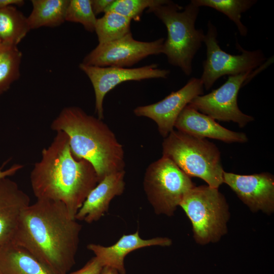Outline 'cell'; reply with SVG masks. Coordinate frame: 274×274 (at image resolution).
Wrapping results in <instances>:
<instances>
[{"label":"cell","instance_id":"1","mask_svg":"<svg viewBox=\"0 0 274 274\" xmlns=\"http://www.w3.org/2000/svg\"><path fill=\"white\" fill-rule=\"evenodd\" d=\"M81 228L62 202L37 199L22 213L14 244L54 270L68 274L75 264Z\"/></svg>","mask_w":274,"mask_h":274},{"label":"cell","instance_id":"2","mask_svg":"<svg viewBox=\"0 0 274 274\" xmlns=\"http://www.w3.org/2000/svg\"><path fill=\"white\" fill-rule=\"evenodd\" d=\"M30 182L37 199L62 202L75 219L99 180L89 161L73 155L66 134L58 131L51 144L42 150L40 160L31 171Z\"/></svg>","mask_w":274,"mask_h":274},{"label":"cell","instance_id":"3","mask_svg":"<svg viewBox=\"0 0 274 274\" xmlns=\"http://www.w3.org/2000/svg\"><path fill=\"white\" fill-rule=\"evenodd\" d=\"M50 127L66 134L73 155L93 165L99 182L111 173L124 170L123 147L98 117L87 114L80 107H67L52 121Z\"/></svg>","mask_w":274,"mask_h":274},{"label":"cell","instance_id":"4","mask_svg":"<svg viewBox=\"0 0 274 274\" xmlns=\"http://www.w3.org/2000/svg\"><path fill=\"white\" fill-rule=\"evenodd\" d=\"M199 8L190 2L185 8L169 1L165 4L148 9L165 26L167 39L162 53L169 64L180 68L187 76L192 72V61L203 42L202 30L195 28Z\"/></svg>","mask_w":274,"mask_h":274},{"label":"cell","instance_id":"5","mask_svg":"<svg viewBox=\"0 0 274 274\" xmlns=\"http://www.w3.org/2000/svg\"><path fill=\"white\" fill-rule=\"evenodd\" d=\"M162 156L171 159L190 177L204 180L218 188L223 183L220 152L205 138L173 130L164 138Z\"/></svg>","mask_w":274,"mask_h":274},{"label":"cell","instance_id":"6","mask_svg":"<svg viewBox=\"0 0 274 274\" xmlns=\"http://www.w3.org/2000/svg\"><path fill=\"white\" fill-rule=\"evenodd\" d=\"M179 206L192 223L197 243L216 242L226 233L228 207L218 188L195 186L185 194Z\"/></svg>","mask_w":274,"mask_h":274},{"label":"cell","instance_id":"7","mask_svg":"<svg viewBox=\"0 0 274 274\" xmlns=\"http://www.w3.org/2000/svg\"><path fill=\"white\" fill-rule=\"evenodd\" d=\"M195 185L171 159L162 156L147 168L144 188L157 214L174 215L185 194Z\"/></svg>","mask_w":274,"mask_h":274},{"label":"cell","instance_id":"8","mask_svg":"<svg viewBox=\"0 0 274 274\" xmlns=\"http://www.w3.org/2000/svg\"><path fill=\"white\" fill-rule=\"evenodd\" d=\"M217 35L216 26L209 22L203 40L207 48V58L202 63L203 72L200 78L206 90L210 89L222 76H233L253 71L261 66L265 60L261 50H245L237 42L236 47L241 50V54L226 53L219 45Z\"/></svg>","mask_w":274,"mask_h":274},{"label":"cell","instance_id":"9","mask_svg":"<svg viewBox=\"0 0 274 274\" xmlns=\"http://www.w3.org/2000/svg\"><path fill=\"white\" fill-rule=\"evenodd\" d=\"M164 40L162 38L151 42L140 41L130 32L118 40L98 44L82 63L99 67L130 68L149 56L162 53Z\"/></svg>","mask_w":274,"mask_h":274},{"label":"cell","instance_id":"10","mask_svg":"<svg viewBox=\"0 0 274 274\" xmlns=\"http://www.w3.org/2000/svg\"><path fill=\"white\" fill-rule=\"evenodd\" d=\"M253 71L229 76L219 88L206 95H198L189 104L199 112L220 121H233L243 127L254 120L252 116L243 113L237 105V95Z\"/></svg>","mask_w":274,"mask_h":274},{"label":"cell","instance_id":"11","mask_svg":"<svg viewBox=\"0 0 274 274\" xmlns=\"http://www.w3.org/2000/svg\"><path fill=\"white\" fill-rule=\"evenodd\" d=\"M79 68L89 79L95 94V111L97 117L104 118L103 102L106 95L119 84L129 81L163 78L168 76L170 71L158 68L153 63L139 67H99L80 63Z\"/></svg>","mask_w":274,"mask_h":274},{"label":"cell","instance_id":"12","mask_svg":"<svg viewBox=\"0 0 274 274\" xmlns=\"http://www.w3.org/2000/svg\"><path fill=\"white\" fill-rule=\"evenodd\" d=\"M200 78H192L181 89L173 91L156 103L137 107L133 113L138 117H146L157 124L158 130L166 138L175 127L176 121L184 108L196 96L203 93Z\"/></svg>","mask_w":274,"mask_h":274},{"label":"cell","instance_id":"13","mask_svg":"<svg viewBox=\"0 0 274 274\" xmlns=\"http://www.w3.org/2000/svg\"><path fill=\"white\" fill-rule=\"evenodd\" d=\"M223 183L253 212L262 211L270 214L274 210V178L269 173L242 175L223 174Z\"/></svg>","mask_w":274,"mask_h":274},{"label":"cell","instance_id":"14","mask_svg":"<svg viewBox=\"0 0 274 274\" xmlns=\"http://www.w3.org/2000/svg\"><path fill=\"white\" fill-rule=\"evenodd\" d=\"M29 204V197L15 181L0 179V251L14 244L21 215Z\"/></svg>","mask_w":274,"mask_h":274},{"label":"cell","instance_id":"15","mask_svg":"<svg viewBox=\"0 0 274 274\" xmlns=\"http://www.w3.org/2000/svg\"><path fill=\"white\" fill-rule=\"evenodd\" d=\"M175 127L178 130L198 137L216 139L225 143H245V133L229 130L211 117L187 105L178 116Z\"/></svg>","mask_w":274,"mask_h":274},{"label":"cell","instance_id":"16","mask_svg":"<svg viewBox=\"0 0 274 274\" xmlns=\"http://www.w3.org/2000/svg\"><path fill=\"white\" fill-rule=\"evenodd\" d=\"M125 174L124 170L113 173L99 181L87 195L75 219L88 223L99 220L108 211L112 199L123 192Z\"/></svg>","mask_w":274,"mask_h":274},{"label":"cell","instance_id":"17","mask_svg":"<svg viewBox=\"0 0 274 274\" xmlns=\"http://www.w3.org/2000/svg\"><path fill=\"white\" fill-rule=\"evenodd\" d=\"M171 244V239L167 237H158L144 239L140 236L139 231H136L134 233L123 235L111 246L90 244L87 247L94 253L103 266L113 268L120 274H126L124 261L128 253L146 247L169 246Z\"/></svg>","mask_w":274,"mask_h":274},{"label":"cell","instance_id":"18","mask_svg":"<svg viewBox=\"0 0 274 274\" xmlns=\"http://www.w3.org/2000/svg\"><path fill=\"white\" fill-rule=\"evenodd\" d=\"M0 274H61L15 244L0 251Z\"/></svg>","mask_w":274,"mask_h":274},{"label":"cell","instance_id":"19","mask_svg":"<svg viewBox=\"0 0 274 274\" xmlns=\"http://www.w3.org/2000/svg\"><path fill=\"white\" fill-rule=\"evenodd\" d=\"M32 9L27 17L30 29L55 27L65 21L69 0H32Z\"/></svg>","mask_w":274,"mask_h":274},{"label":"cell","instance_id":"20","mask_svg":"<svg viewBox=\"0 0 274 274\" xmlns=\"http://www.w3.org/2000/svg\"><path fill=\"white\" fill-rule=\"evenodd\" d=\"M27 17L16 6L0 9V39L17 45L30 30Z\"/></svg>","mask_w":274,"mask_h":274},{"label":"cell","instance_id":"21","mask_svg":"<svg viewBox=\"0 0 274 274\" xmlns=\"http://www.w3.org/2000/svg\"><path fill=\"white\" fill-rule=\"evenodd\" d=\"M131 20L113 11H107L97 18L95 30L98 44L118 40L130 31Z\"/></svg>","mask_w":274,"mask_h":274},{"label":"cell","instance_id":"22","mask_svg":"<svg viewBox=\"0 0 274 274\" xmlns=\"http://www.w3.org/2000/svg\"><path fill=\"white\" fill-rule=\"evenodd\" d=\"M255 0H192L194 5L200 7H208L220 12L236 25L239 34L246 36L248 33L247 28L241 21L242 13L250 9L255 4Z\"/></svg>","mask_w":274,"mask_h":274},{"label":"cell","instance_id":"23","mask_svg":"<svg viewBox=\"0 0 274 274\" xmlns=\"http://www.w3.org/2000/svg\"><path fill=\"white\" fill-rule=\"evenodd\" d=\"M169 2L168 0H114L106 12L113 11L131 20L139 21L146 9L158 7Z\"/></svg>","mask_w":274,"mask_h":274},{"label":"cell","instance_id":"24","mask_svg":"<svg viewBox=\"0 0 274 274\" xmlns=\"http://www.w3.org/2000/svg\"><path fill=\"white\" fill-rule=\"evenodd\" d=\"M22 54L13 46L0 62V94L6 92L20 76Z\"/></svg>","mask_w":274,"mask_h":274},{"label":"cell","instance_id":"25","mask_svg":"<svg viewBox=\"0 0 274 274\" xmlns=\"http://www.w3.org/2000/svg\"><path fill=\"white\" fill-rule=\"evenodd\" d=\"M65 20L80 23L86 30L94 31L97 18L92 10L91 0H69Z\"/></svg>","mask_w":274,"mask_h":274},{"label":"cell","instance_id":"26","mask_svg":"<svg viewBox=\"0 0 274 274\" xmlns=\"http://www.w3.org/2000/svg\"><path fill=\"white\" fill-rule=\"evenodd\" d=\"M103 267L98 259L94 256L81 268L68 274H100Z\"/></svg>","mask_w":274,"mask_h":274},{"label":"cell","instance_id":"27","mask_svg":"<svg viewBox=\"0 0 274 274\" xmlns=\"http://www.w3.org/2000/svg\"><path fill=\"white\" fill-rule=\"evenodd\" d=\"M114 0H91L92 10L96 16L101 13H105Z\"/></svg>","mask_w":274,"mask_h":274},{"label":"cell","instance_id":"28","mask_svg":"<svg viewBox=\"0 0 274 274\" xmlns=\"http://www.w3.org/2000/svg\"><path fill=\"white\" fill-rule=\"evenodd\" d=\"M23 167L22 164H14L10 168L6 169H3V167H0V179L9 177L15 175L17 172L22 169Z\"/></svg>","mask_w":274,"mask_h":274},{"label":"cell","instance_id":"29","mask_svg":"<svg viewBox=\"0 0 274 274\" xmlns=\"http://www.w3.org/2000/svg\"><path fill=\"white\" fill-rule=\"evenodd\" d=\"M14 45L10 43L5 42H2L0 44V62Z\"/></svg>","mask_w":274,"mask_h":274},{"label":"cell","instance_id":"30","mask_svg":"<svg viewBox=\"0 0 274 274\" xmlns=\"http://www.w3.org/2000/svg\"><path fill=\"white\" fill-rule=\"evenodd\" d=\"M24 4L23 0H0V9L10 6H22Z\"/></svg>","mask_w":274,"mask_h":274},{"label":"cell","instance_id":"31","mask_svg":"<svg viewBox=\"0 0 274 274\" xmlns=\"http://www.w3.org/2000/svg\"><path fill=\"white\" fill-rule=\"evenodd\" d=\"M100 274H120L115 269L109 267L104 266Z\"/></svg>","mask_w":274,"mask_h":274},{"label":"cell","instance_id":"32","mask_svg":"<svg viewBox=\"0 0 274 274\" xmlns=\"http://www.w3.org/2000/svg\"><path fill=\"white\" fill-rule=\"evenodd\" d=\"M2 42V41H1V40L0 39V44Z\"/></svg>","mask_w":274,"mask_h":274}]
</instances>
